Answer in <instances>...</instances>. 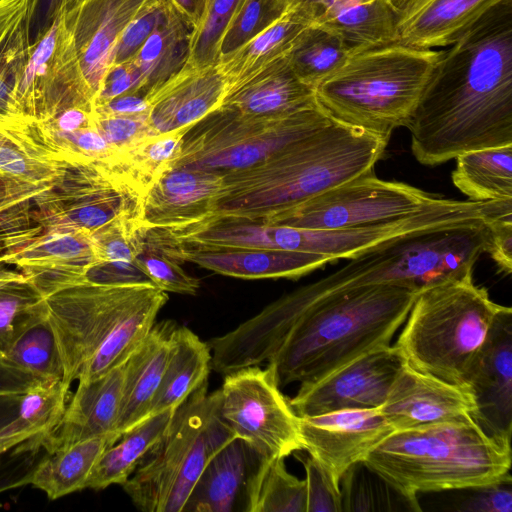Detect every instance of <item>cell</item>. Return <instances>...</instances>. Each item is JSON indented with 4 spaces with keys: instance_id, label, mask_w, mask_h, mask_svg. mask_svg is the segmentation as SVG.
Segmentation results:
<instances>
[{
    "instance_id": "cell-1",
    "label": "cell",
    "mask_w": 512,
    "mask_h": 512,
    "mask_svg": "<svg viewBox=\"0 0 512 512\" xmlns=\"http://www.w3.org/2000/svg\"><path fill=\"white\" fill-rule=\"evenodd\" d=\"M406 127L416 160L512 145V0H502L443 50Z\"/></svg>"
},
{
    "instance_id": "cell-2",
    "label": "cell",
    "mask_w": 512,
    "mask_h": 512,
    "mask_svg": "<svg viewBox=\"0 0 512 512\" xmlns=\"http://www.w3.org/2000/svg\"><path fill=\"white\" fill-rule=\"evenodd\" d=\"M388 142L332 118L269 159L223 174L224 186L209 216L262 220L288 210L373 171Z\"/></svg>"
},
{
    "instance_id": "cell-3",
    "label": "cell",
    "mask_w": 512,
    "mask_h": 512,
    "mask_svg": "<svg viewBox=\"0 0 512 512\" xmlns=\"http://www.w3.org/2000/svg\"><path fill=\"white\" fill-rule=\"evenodd\" d=\"M489 235L483 219L408 231L361 251L337 271L278 301L294 323L320 300L357 287L394 284L419 293L438 284L472 279L476 261L486 252Z\"/></svg>"
},
{
    "instance_id": "cell-4",
    "label": "cell",
    "mask_w": 512,
    "mask_h": 512,
    "mask_svg": "<svg viewBox=\"0 0 512 512\" xmlns=\"http://www.w3.org/2000/svg\"><path fill=\"white\" fill-rule=\"evenodd\" d=\"M417 294L394 284L369 285L311 306L268 361L280 388L315 381L365 352L390 345Z\"/></svg>"
},
{
    "instance_id": "cell-5",
    "label": "cell",
    "mask_w": 512,
    "mask_h": 512,
    "mask_svg": "<svg viewBox=\"0 0 512 512\" xmlns=\"http://www.w3.org/2000/svg\"><path fill=\"white\" fill-rule=\"evenodd\" d=\"M415 509L417 495L511 482V446L475 422L394 431L364 460Z\"/></svg>"
},
{
    "instance_id": "cell-6",
    "label": "cell",
    "mask_w": 512,
    "mask_h": 512,
    "mask_svg": "<svg viewBox=\"0 0 512 512\" xmlns=\"http://www.w3.org/2000/svg\"><path fill=\"white\" fill-rule=\"evenodd\" d=\"M443 50L392 43L351 55L315 95L334 120L390 139L406 127Z\"/></svg>"
},
{
    "instance_id": "cell-7",
    "label": "cell",
    "mask_w": 512,
    "mask_h": 512,
    "mask_svg": "<svg viewBox=\"0 0 512 512\" xmlns=\"http://www.w3.org/2000/svg\"><path fill=\"white\" fill-rule=\"evenodd\" d=\"M501 308L473 279L426 288L417 294L395 346L412 368L467 385Z\"/></svg>"
},
{
    "instance_id": "cell-8",
    "label": "cell",
    "mask_w": 512,
    "mask_h": 512,
    "mask_svg": "<svg viewBox=\"0 0 512 512\" xmlns=\"http://www.w3.org/2000/svg\"><path fill=\"white\" fill-rule=\"evenodd\" d=\"M219 389L207 382L174 412L154 446L122 484L132 503L144 512H183L208 462L235 433L219 412Z\"/></svg>"
},
{
    "instance_id": "cell-9",
    "label": "cell",
    "mask_w": 512,
    "mask_h": 512,
    "mask_svg": "<svg viewBox=\"0 0 512 512\" xmlns=\"http://www.w3.org/2000/svg\"><path fill=\"white\" fill-rule=\"evenodd\" d=\"M332 118L318 103L281 116H249L220 106L191 125L179 156L168 167L221 174L261 163L315 132Z\"/></svg>"
},
{
    "instance_id": "cell-10",
    "label": "cell",
    "mask_w": 512,
    "mask_h": 512,
    "mask_svg": "<svg viewBox=\"0 0 512 512\" xmlns=\"http://www.w3.org/2000/svg\"><path fill=\"white\" fill-rule=\"evenodd\" d=\"M441 198L370 171L260 221L304 229L361 228L410 216Z\"/></svg>"
},
{
    "instance_id": "cell-11",
    "label": "cell",
    "mask_w": 512,
    "mask_h": 512,
    "mask_svg": "<svg viewBox=\"0 0 512 512\" xmlns=\"http://www.w3.org/2000/svg\"><path fill=\"white\" fill-rule=\"evenodd\" d=\"M153 287L82 282L44 297L65 382L78 380L84 365L119 320Z\"/></svg>"
},
{
    "instance_id": "cell-12",
    "label": "cell",
    "mask_w": 512,
    "mask_h": 512,
    "mask_svg": "<svg viewBox=\"0 0 512 512\" xmlns=\"http://www.w3.org/2000/svg\"><path fill=\"white\" fill-rule=\"evenodd\" d=\"M219 392L221 417L261 457L286 458L303 450L300 417L282 394L270 364L225 374Z\"/></svg>"
},
{
    "instance_id": "cell-13",
    "label": "cell",
    "mask_w": 512,
    "mask_h": 512,
    "mask_svg": "<svg viewBox=\"0 0 512 512\" xmlns=\"http://www.w3.org/2000/svg\"><path fill=\"white\" fill-rule=\"evenodd\" d=\"M404 364L395 345L381 346L315 381L300 383L296 395L288 401L299 417L380 408Z\"/></svg>"
},
{
    "instance_id": "cell-14",
    "label": "cell",
    "mask_w": 512,
    "mask_h": 512,
    "mask_svg": "<svg viewBox=\"0 0 512 512\" xmlns=\"http://www.w3.org/2000/svg\"><path fill=\"white\" fill-rule=\"evenodd\" d=\"M18 106L40 105L94 108L66 13L58 15L33 38L32 52L22 77Z\"/></svg>"
},
{
    "instance_id": "cell-15",
    "label": "cell",
    "mask_w": 512,
    "mask_h": 512,
    "mask_svg": "<svg viewBox=\"0 0 512 512\" xmlns=\"http://www.w3.org/2000/svg\"><path fill=\"white\" fill-rule=\"evenodd\" d=\"M394 432L380 408L300 417L303 450L340 483L344 473Z\"/></svg>"
},
{
    "instance_id": "cell-16",
    "label": "cell",
    "mask_w": 512,
    "mask_h": 512,
    "mask_svg": "<svg viewBox=\"0 0 512 512\" xmlns=\"http://www.w3.org/2000/svg\"><path fill=\"white\" fill-rule=\"evenodd\" d=\"M476 405L474 422L494 440L511 446L512 309L502 306L467 376Z\"/></svg>"
},
{
    "instance_id": "cell-17",
    "label": "cell",
    "mask_w": 512,
    "mask_h": 512,
    "mask_svg": "<svg viewBox=\"0 0 512 512\" xmlns=\"http://www.w3.org/2000/svg\"><path fill=\"white\" fill-rule=\"evenodd\" d=\"M147 236L181 262H192L225 276L241 279H297L336 259L303 251L206 246L174 241L157 229L145 227Z\"/></svg>"
},
{
    "instance_id": "cell-18",
    "label": "cell",
    "mask_w": 512,
    "mask_h": 512,
    "mask_svg": "<svg viewBox=\"0 0 512 512\" xmlns=\"http://www.w3.org/2000/svg\"><path fill=\"white\" fill-rule=\"evenodd\" d=\"M380 410L394 431H403L474 422L476 405L468 385L448 383L405 362Z\"/></svg>"
},
{
    "instance_id": "cell-19",
    "label": "cell",
    "mask_w": 512,
    "mask_h": 512,
    "mask_svg": "<svg viewBox=\"0 0 512 512\" xmlns=\"http://www.w3.org/2000/svg\"><path fill=\"white\" fill-rule=\"evenodd\" d=\"M224 186L221 173L167 167L148 186L140 204L139 223L172 227L206 218Z\"/></svg>"
},
{
    "instance_id": "cell-20",
    "label": "cell",
    "mask_w": 512,
    "mask_h": 512,
    "mask_svg": "<svg viewBox=\"0 0 512 512\" xmlns=\"http://www.w3.org/2000/svg\"><path fill=\"white\" fill-rule=\"evenodd\" d=\"M152 0H84L65 12L93 100L112 65L116 44L127 25Z\"/></svg>"
},
{
    "instance_id": "cell-21",
    "label": "cell",
    "mask_w": 512,
    "mask_h": 512,
    "mask_svg": "<svg viewBox=\"0 0 512 512\" xmlns=\"http://www.w3.org/2000/svg\"><path fill=\"white\" fill-rule=\"evenodd\" d=\"M229 90L217 64L187 63L148 97V124L154 135L189 127L219 108Z\"/></svg>"
},
{
    "instance_id": "cell-22",
    "label": "cell",
    "mask_w": 512,
    "mask_h": 512,
    "mask_svg": "<svg viewBox=\"0 0 512 512\" xmlns=\"http://www.w3.org/2000/svg\"><path fill=\"white\" fill-rule=\"evenodd\" d=\"M124 364L95 379L78 381L77 389L70 396L63 418L50 440L48 454L84 439L115 433Z\"/></svg>"
},
{
    "instance_id": "cell-23",
    "label": "cell",
    "mask_w": 512,
    "mask_h": 512,
    "mask_svg": "<svg viewBox=\"0 0 512 512\" xmlns=\"http://www.w3.org/2000/svg\"><path fill=\"white\" fill-rule=\"evenodd\" d=\"M502 0H414L398 17L397 43L431 49L454 44Z\"/></svg>"
},
{
    "instance_id": "cell-24",
    "label": "cell",
    "mask_w": 512,
    "mask_h": 512,
    "mask_svg": "<svg viewBox=\"0 0 512 512\" xmlns=\"http://www.w3.org/2000/svg\"><path fill=\"white\" fill-rule=\"evenodd\" d=\"M171 320L155 323L138 348L124 364V379L115 433L121 437L149 416L166 367Z\"/></svg>"
},
{
    "instance_id": "cell-25",
    "label": "cell",
    "mask_w": 512,
    "mask_h": 512,
    "mask_svg": "<svg viewBox=\"0 0 512 512\" xmlns=\"http://www.w3.org/2000/svg\"><path fill=\"white\" fill-rule=\"evenodd\" d=\"M315 89L293 72L286 55L232 88L221 106L249 116H281L317 105Z\"/></svg>"
},
{
    "instance_id": "cell-26",
    "label": "cell",
    "mask_w": 512,
    "mask_h": 512,
    "mask_svg": "<svg viewBox=\"0 0 512 512\" xmlns=\"http://www.w3.org/2000/svg\"><path fill=\"white\" fill-rule=\"evenodd\" d=\"M260 459L244 439L235 437L208 462L183 512L242 511L247 480Z\"/></svg>"
},
{
    "instance_id": "cell-27",
    "label": "cell",
    "mask_w": 512,
    "mask_h": 512,
    "mask_svg": "<svg viewBox=\"0 0 512 512\" xmlns=\"http://www.w3.org/2000/svg\"><path fill=\"white\" fill-rule=\"evenodd\" d=\"M211 370V352L192 330L174 326L164 374L153 400L149 416L176 410L194 391L207 382Z\"/></svg>"
},
{
    "instance_id": "cell-28",
    "label": "cell",
    "mask_w": 512,
    "mask_h": 512,
    "mask_svg": "<svg viewBox=\"0 0 512 512\" xmlns=\"http://www.w3.org/2000/svg\"><path fill=\"white\" fill-rule=\"evenodd\" d=\"M191 31L166 2L156 28L131 59L140 71L141 93L147 98L187 64Z\"/></svg>"
},
{
    "instance_id": "cell-29",
    "label": "cell",
    "mask_w": 512,
    "mask_h": 512,
    "mask_svg": "<svg viewBox=\"0 0 512 512\" xmlns=\"http://www.w3.org/2000/svg\"><path fill=\"white\" fill-rule=\"evenodd\" d=\"M137 215H121L91 236L96 264L83 282L100 285L153 284L136 264ZM154 285V284H153Z\"/></svg>"
},
{
    "instance_id": "cell-30",
    "label": "cell",
    "mask_w": 512,
    "mask_h": 512,
    "mask_svg": "<svg viewBox=\"0 0 512 512\" xmlns=\"http://www.w3.org/2000/svg\"><path fill=\"white\" fill-rule=\"evenodd\" d=\"M120 437L115 433L84 439L46 454L33 471L30 484L56 500L86 489L102 453Z\"/></svg>"
},
{
    "instance_id": "cell-31",
    "label": "cell",
    "mask_w": 512,
    "mask_h": 512,
    "mask_svg": "<svg viewBox=\"0 0 512 512\" xmlns=\"http://www.w3.org/2000/svg\"><path fill=\"white\" fill-rule=\"evenodd\" d=\"M168 295L153 287L116 324L95 354L84 365L77 381L95 379L123 365L146 338Z\"/></svg>"
},
{
    "instance_id": "cell-32",
    "label": "cell",
    "mask_w": 512,
    "mask_h": 512,
    "mask_svg": "<svg viewBox=\"0 0 512 512\" xmlns=\"http://www.w3.org/2000/svg\"><path fill=\"white\" fill-rule=\"evenodd\" d=\"M309 24L311 22L302 14L290 9L246 43L221 57L217 66L230 90L286 55L297 35Z\"/></svg>"
},
{
    "instance_id": "cell-33",
    "label": "cell",
    "mask_w": 512,
    "mask_h": 512,
    "mask_svg": "<svg viewBox=\"0 0 512 512\" xmlns=\"http://www.w3.org/2000/svg\"><path fill=\"white\" fill-rule=\"evenodd\" d=\"M3 358L41 380H63V366L45 298L19 320Z\"/></svg>"
},
{
    "instance_id": "cell-34",
    "label": "cell",
    "mask_w": 512,
    "mask_h": 512,
    "mask_svg": "<svg viewBox=\"0 0 512 512\" xmlns=\"http://www.w3.org/2000/svg\"><path fill=\"white\" fill-rule=\"evenodd\" d=\"M174 412L166 410L148 416L123 433L102 453L88 478L86 488L99 490L126 482L141 459L165 432Z\"/></svg>"
},
{
    "instance_id": "cell-35",
    "label": "cell",
    "mask_w": 512,
    "mask_h": 512,
    "mask_svg": "<svg viewBox=\"0 0 512 512\" xmlns=\"http://www.w3.org/2000/svg\"><path fill=\"white\" fill-rule=\"evenodd\" d=\"M455 159L453 185L469 200L512 199V145L467 151Z\"/></svg>"
},
{
    "instance_id": "cell-36",
    "label": "cell",
    "mask_w": 512,
    "mask_h": 512,
    "mask_svg": "<svg viewBox=\"0 0 512 512\" xmlns=\"http://www.w3.org/2000/svg\"><path fill=\"white\" fill-rule=\"evenodd\" d=\"M398 17L386 0H366L316 24L337 35L353 55L397 43Z\"/></svg>"
},
{
    "instance_id": "cell-37",
    "label": "cell",
    "mask_w": 512,
    "mask_h": 512,
    "mask_svg": "<svg viewBox=\"0 0 512 512\" xmlns=\"http://www.w3.org/2000/svg\"><path fill=\"white\" fill-rule=\"evenodd\" d=\"M285 458L261 457L243 495L244 512H306V482L289 473Z\"/></svg>"
},
{
    "instance_id": "cell-38",
    "label": "cell",
    "mask_w": 512,
    "mask_h": 512,
    "mask_svg": "<svg viewBox=\"0 0 512 512\" xmlns=\"http://www.w3.org/2000/svg\"><path fill=\"white\" fill-rule=\"evenodd\" d=\"M350 56L337 35L316 23L306 26L286 53L296 76L314 89L340 69Z\"/></svg>"
},
{
    "instance_id": "cell-39",
    "label": "cell",
    "mask_w": 512,
    "mask_h": 512,
    "mask_svg": "<svg viewBox=\"0 0 512 512\" xmlns=\"http://www.w3.org/2000/svg\"><path fill=\"white\" fill-rule=\"evenodd\" d=\"M189 127L150 136L121 152L122 174L142 197L151 182L179 156Z\"/></svg>"
},
{
    "instance_id": "cell-40",
    "label": "cell",
    "mask_w": 512,
    "mask_h": 512,
    "mask_svg": "<svg viewBox=\"0 0 512 512\" xmlns=\"http://www.w3.org/2000/svg\"><path fill=\"white\" fill-rule=\"evenodd\" d=\"M342 512L395 510L393 504L402 502L414 507L385 479L364 461L352 465L342 476Z\"/></svg>"
},
{
    "instance_id": "cell-41",
    "label": "cell",
    "mask_w": 512,
    "mask_h": 512,
    "mask_svg": "<svg viewBox=\"0 0 512 512\" xmlns=\"http://www.w3.org/2000/svg\"><path fill=\"white\" fill-rule=\"evenodd\" d=\"M135 233L136 264L151 282L164 292L195 295L200 287L199 280L185 272L177 260L152 241L139 221Z\"/></svg>"
},
{
    "instance_id": "cell-42",
    "label": "cell",
    "mask_w": 512,
    "mask_h": 512,
    "mask_svg": "<svg viewBox=\"0 0 512 512\" xmlns=\"http://www.w3.org/2000/svg\"><path fill=\"white\" fill-rule=\"evenodd\" d=\"M243 0H209L200 23L190 36V65L203 68L216 65L222 38Z\"/></svg>"
},
{
    "instance_id": "cell-43",
    "label": "cell",
    "mask_w": 512,
    "mask_h": 512,
    "mask_svg": "<svg viewBox=\"0 0 512 512\" xmlns=\"http://www.w3.org/2000/svg\"><path fill=\"white\" fill-rule=\"evenodd\" d=\"M286 12L279 0H243L222 38L219 59L266 29Z\"/></svg>"
},
{
    "instance_id": "cell-44",
    "label": "cell",
    "mask_w": 512,
    "mask_h": 512,
    "mask_svg": "<svg viewBox=\"0 0 512 512\" xmlns=\"http://www.w3.org/2000/svg\"><path fill=\"white\" fill-rule=\"evenodd\" d=\"M43 299L38 289L18 283L0 288V357H4L19 320Z\"/></svg>"
},
{
    "instance_id": "cell-45",
    "label": "cell",
    "mask_w": 512,
    "mask_h": 512,
    "mask_svg": "<svg viewBox=\"0 0 512 512\" xmlns=\"http://www.w3.org/2000/svg\"><path fill=\"white\" fill-rule=\"evenodd\" d=\"M302 463L306 471V512H342L340 483L311 456Z\"/></svg>"
},
{
    "instance_id": "cell-46",
    "label": "cell",
    "mask_w": 512,
    "mask_h": 512,
    "mask_svg": "<svg viewBox=\"0 0 512 512\" xmlns=\"http://www.w3.org/2000/svg\"><path fill=\"white\" fill-rule=\"evenodd\" d=\"M148 115H113L94 111V123L106 141L120 152L153 136Z\"/></svg>"
},
{
    "instance_id": "cell-47",
    "label": "cell",
    "mask_w": 512,
    "mask_h": 512,
    "mask_svg": "<svg viewBox=\"0 0 512 512\" xmlns=\"http://www.w3.org/2000/svg\"><path fill=\"white\" fill-rule=\"evenodd\" d=\"M166 6L165 0H152L124 29L113 55V64L129 61L156 28Z\"/></svg>"
},
{
    "instance_id": "cell-48",
    "label": "cell",
    "mask_w": 512,
    "mask_h": 512,
    "mask_svg": "<svg viewBox=\"0 0 512 512\" xmlns=\"http://www.w3.org/2000/svg\"><path fill=\"white\" fill-rule=\"evenodd\" d=\"M142 78L135 63L113 64L107 70L94 100V107L126 93H141ZM142 94V93H141ZM144 95V94H143Z\"/></svg>"
},
{
    "instance_id": "cell-49",
    "label": "cell",
    "mask_w": 512,
    "mask_h": 512,
    "mask_svg": "<svg viewBox=\"0 0 512 512\" xmlns=\"http://www.w3.org/2000/svg\"><path fill=\"white\" fill-rule=\"evenodd\" d=\"M467 495L456 508L465 512H511V482H501L470 488Z\"/></svg>"
},
{
    "instance_id": "cell-50",
    "label": "cell",
    "mask_w": 512,
    "mask_h": 512,
    "mask_svg": "<svg viewBox=\"0 0 512 512\" xmlns=\"http://www.w3.org/2000/svg\"><path fill=\"white\" fill-rule=\"evenodd\" d=\"M489 241L486 248L499 270L510 275L512 272V211L497 215L486 221Z\"/></svg>"
},
{
    "instance_id": "cell-51",
    "label": "cell",
    "mask_w": 512,
    "mask_h": 512,
    "mask_svg": "<svg viewBox=\"0 0 512 512\" xmlns=\"http://www.w3.org/2000/svg\"><path fill=\"white\" fill-rule=\"evenodd\" d=\"M23 394L0 395V427L17 413ZM32 474L0 467V493L30 484Z\"/></svg>"
},
{
    "instance_id": "cell-52",
    "label": "cell",
    "mask_w": 512,
    "mask_h": 512,
    "mask_svg": "<svg viewBox=\"0 0 512 512\" xmlns=\"http://www.w3.org/2000/svg\"><path fill=\"white\" fill-rule=\"evenodd\" d=\"M363 1L366 0H293L290 9L296 10L311 23H320Z\"/></svg>"
},
{
    "instance_id": "cell-53",
    "label": "cell",
    "mask_w": 512,
    "mask_h": 512,
    "mask_svg": "<svg viewBox=\"0 0 512 512\" xmlns=\"http://www.w3.org/2000/svg\"><path fill=\"white\" fill-rule=\"evenodd\" d=\"M42 381L0 357V395L24 394Z\"/></svg>"
},
{
    "instance_id": "cell-54",
    "label": "cell",
    "mask_w": 512,
    "mask_h": 512,
    "mask_svg": "<svg viewBox=\"0 0 512 512\" xmlns=\"http://www.w3.org/2000/svg\"><path fill=\"white\" fill-rule=\"evenodd\" d=\"M149 107V101L145 95L126 93L94 107V111L113 115H148Z\"/></svg>"
},
{
    "instance_id": "cell-55",
    "label": "cell",
    "mask_w": 512,
    "mask_h": 512,
    "mask_svg": "<svg viewBox=\"0 0 512 512\" xmlns=\"http://www.w3.org/2000/svg\"><path fill=\"white\" fill-rule=\"evenodd\" d=\"M43 246L48 253L60 258L71 259L84 253L94 255L92 243L84 244L69 234L50 235L45 239Z\"/></svg>"
},
{
    "instance_id": "cell-56",
    "label": "cell",
    "mask_w": 512,
    "mask_h": 512,
    "mask_svg": "<svg viewBox=\"0 0 512 512\" xmlns=\"http://www.w3.org/2000/svg\"><path fill=\"white\" fill-rule=\"evenodd\" d=\"M84 0H39L34 26L36 36L50 21L81 4ZM33 26V27H34Z\"/></svg>"
},
{
    "instance_id": "cell-57",
    "label": "cell",
    "mask_w": 512,
    "mask_h": 512,
    "mask_svg": "<svg viewBox=\"0 0 512 512\" xmlns=\"http://www.w3.org/2000/svg\"><path fill=\"white\" fill-rule=\"evenodd\" d=\"M167 4L192 28L196 27L207 8L209 0H165Z\"/></svg>"
},
{
    "instance_id": "cell-58",
    "label": "cell",
    "mask_w": 512,
    "mask_h": 512,
    "mask_svg": "<svg viewBox=\"0 0 512 512\" xmlns=\"http://www.w3.org/2000/svg\"><path fill=\"white\" fill-rule=\"evenodd\" d=\"M0 170L14 175H20L26 171V163L23 157L9 147H0Z\"/></svg>"
},
{
    "instance_id": "cell-59",
    "label": "cell",
    "mask_w": 512,
    "mask_h": 512,
    "mask_svg": "<svg viewBox=\"0 0 512 512\" xmlns=\"http://www.w3.org/2000/svg\"><path fill=\"white\" fill-rule=\"evenodd\" d=\"M21 0H0V32L18 7Z\"/></svg>"
},
{
    "instance_id": "cell-60",
    "label": "cell",
    "mask_w": 512,
    "mask_h": 512,
    "mask_svg": "<svg viewBox=\"0 0 512 512\" xmlns=\"http://www.w3.org/2000/svg\"><path fill=\"white\" fill-rule=\"evenodd\" d=\"M400 15L414 0H386Z\"/></svg>"
},
{
    "instance_id": "cell-61",
    "label": "cell",
    "mask_w": 512,
    "mask_h": 512,
    "mask_svg": "<svg viewBox=\"0 0 512 512\" xmlns=\"http://www.w3.org/2000/svg\"><path fill=\"white\" fill-rule=\"evenodd\" d=\"M283 7L288 11L293 3V0H279Z\"/></svg>"
}]
</instances>
